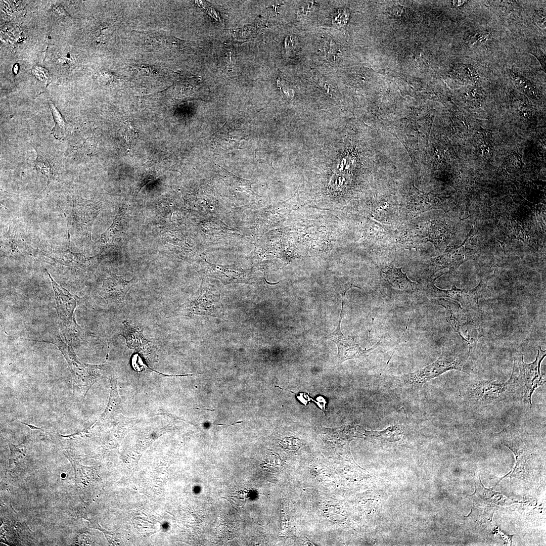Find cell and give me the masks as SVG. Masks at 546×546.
<instances>
[{
	"label": "cell",
	"instance_id": "f1b7e54d",
	"mask_svg": "<svg viewBox=\"0 0 546 546\" xmlns=\"http://www.w3.org/2000/svg\"><path fill=\"white\" fill-rule=\"evenodd\" d=\"M536 25L542 30H545V12L543 10H536L533 16Z\"/></svg>",
	"mask_w": 546,
	"mask_h": 546
},
{
	"label": "cell",
	"instance_id": "f546056e",
	"mask_svg": "<svg viewBox=\"0 0 546 546\" xmlns=\"http://www.w3.org/2000/svg\"><path fill=\"white\" fill-rule=\"evenodd\" d=\"M530 53L534 55L539 62L544 72H545V55L542 50L535 47L530 51Z\"/></svg>",
	"mask_w": 546,
	"mask_h": 546
},
{
	"label": "cell",
	"instance_id": "44dd1931",
	"mask_svg": "<svg viewBox=\"0 0 546 546\" xmlns=\"http://www.w3.org/2000/svg\"><path fill=\"white\" fill-rule=\"evenodd\" d=\"M8 442L10 450L9 467L10 470L17 472L23 470L27 461L24 445L22 443L16 445L9 441Z\"/></svg>",
	"mask_w": 546,
	"mask_h": 546
},
{
	"label": "cell",
	"instance_id": "8fae6325",
	"mask_svg": "<svg viewBox=\"0 0 546 546\" xmlns=\"http://www.w3.org/2000/svg\"><path fill=\"white\" fill-rule=\"evenodd\" d=\"M502 443L509 448L515 457V465L512 472L508 475H517L522 469V466H528L533 458V453L524 443L518 432L506 431L502 433Z\"/></svg>",
	"mask_w": 546,
	"mask_h": 546
},
{
	"label": "cell",
	"instance_id": "3957f363",
	"mask_svg": "<svg viewBox=\"0 0 546 546\" xmlns=\"http://www.w3.org/2000/svg\"><path fill=\"white\" fill-rule=\"evenodd\" d=\"M535 359L526 363L523 355L514 356L512 372L515 375L519 396L525 404L531 406L532 396L536 389L545 383V380L540 372V364L545 356V350L539 347Z\"/></svg>",
	"mask_w": 546,
	"mask_h": 546
},
{
	"label": "cell",
	"instance_id": "9c48e42d",
	"mask_svg": "<svg viewBox=\"0 0 546 546\" xmlns=\"http://www.w3.org/2000/svg\"><path fill=\"white\" fill-rule=\"evenodd\" d=\"M485 289V287L480 284L470 290L458 289L455 285L450 290H443L436 287L434 281H432L427 285L426 291L433 298L447 297L457 301L464 307L476 309L479 299L484 295Z\"/></svg>",
	"mask_w": 546,
	"mask_h": 546
},
{
	"label": "cell",
	"instance_id": "83f0119b",
	"mask_svg": "<svg viewBox=\"0 0 546 546\" xmlns=\"http://www.w3.org/2000/svg\"><path fill=\"white\" fill-rule=\"evenodd\" d=\"M489 3L490 4L493 8L500 12L504 13H508L513 8V1H490Z\"/></svg>",
	"mask_w": 546,
	"mask_h": 546
},
{
	"label": "cell",
	"instance_id": "d4e9b609",
	"mask_svg": "<svg viewBox=\"0 0 546 546\" xmlns=\"http://www.w3.org/2000/svg\"><path fill=\"white\" fill-rule=\"evenodd\" d=\"M490 33L486 31L476 30L472 32L467 39L469 45L473 46L485 42L489 38Z\"/></svg>",
	"mask_w": 546,
	"mask_h": 546
},
{
	"label": "cell",
	"instance_id": "7c38bea8",
	"mask_svg": "<svg viewBox=\"0 0 546 546\" xmlns=\"http://www.w3.org/2000/svg\"><path fill=\"white\" fill-rule=\"evenodd\" d=\"M128 214L127 209L121 206L111 225L101 234L96 242L112 246L119 243L128 229Z\"/></svg>",
	"mask_w": 546,
	"mask_h": 546
},
{
	"label": "cell",
	"instance_id": "e0dca14e",
	"mask_svg": "<svg viewBox=\"0 0 546 546\" xmlns=\"http://www.w3.org/2000/svg\"><path fill=\"white\" fill-rule=\"evenodd\" d=\"M18 236L17 226L15 224H11L8 231L1 239V256L16 259L24 257V255L19 249L17 245Z\"/></svg>",
	"mask_w": 546,
	"mask_h": 546
},
{
	"label": "cell",
	"instance_id": "4fadbf2b",
	"mask_svg": "<svg viewBox=\"0 0 546 546\" xmlns=\"http://www.w3.org/2000/svg\"><path fill=\"white\" fill-rule=\"evenodd\" d=\"M246 134L236 124L226 123L213 134L215 145L224 151L240 149L241 140H246Z\"/></svg>",
	"mask_w": 546,
	"mask_h": 546
},
{
	"label": "cell",
	"instance_id": "ffe728a7",
	"mask_svg": "<svg viewBox=\"0 0 546 546\" xmlns=\"http://www.w3.org/2000/svg\"><path fill=\"white\" fill-rule=\"evenodd\" d=\"M479 478V479L476 478L474 479L476 490L473 494L470 495V498L473 499L476 503L483 505H491L492 504L499 505L500 500H507L503 499V498L505 496L500 493L485 488L482 484L480 476Z\"/></svg>",
	"mask_w": 546,
	"mask_h": 546
},
{
	"label": "cell",
	"instance_id": "2e32d148",
	"mask_svg": "<svg viewBox=\"0 0 546 546\" xmlns=\"http://www.w3.org/2000/svg\"><path fill=\"white\" fill-rule=\"evenodd\" d=\"M122 323L124 326L123 334L120 335L125 338L129 348L140 351L150 347L147 339L143 335L141 326L127 321H124Z\"/></svg>",
	"mask_w": 546,
	"mask_h": 546
},
{
	"label": "cell",
	"instance_id": "ac0fdd59",
	"mask_svg": "<svg viewBox=\"0 0 546 546\" xmlns=\"http://www.w3.org/2000/svg\"><path fill=\"white\" fill-rule=\"evenodd\" d=\"M365 439L372 442H394L399 440L403 433V427L399 425L391 426L381 431L364 430Z\"/></svg>",
	"mask_w": 546,
	"mask_h": 546
},
{
	"label": "cell",
	"instance_id": "4316f807",
	"mask_svg": "<svg viewBox=\"0 0 546 546\" xmlns=\"http://www.w3.org/2000/svg\"><path fill=\"white\" fill-rule=\"evenodd\" d=\"M285 47L288 55L296 53L299 47L298 38L294 35H288L285 41Z\"/></svg>",
	"mask_w": 546,
	"mask_h": 546
},
{
	"label": "cell",
	"instance_id": "7402d4cb",
	"mask_svg": "<svg viewBox=\"0 0 546 546\" xmlns=\"http://www.w3.org/2000/svg\"><path fill=\"white\" fill-rule=\"evenodd\" d=\"M510 76L512 81L519 89L525 93L533 94L535 91L533 84L525 77L510 71Z\"/></svg>",
	"mask_w": 546,
	"mask_h": 546
},
{
	"label": "cell",
	"instance_id": "d6986e66",
	"mask_svg": "<svg viewBox=\"0 0 546 546\" xmlns=\"http://www.w3.org/2000/svg\"><path fill=\"white\" fill-rule=\"evenodd\" d=\"M337 345L338 348V356L341 361L365 356L373 349V348L368 350L363 349L355 343L352 338H346L344 336Z\"/></svg>",
	"mask_w": 546,
	"mask_h": 546
},
{
	"label": "cell",
	"instance_id": "277c9868",
	"mask_svg": "<svg viewBox=\"0 0 546 546\" xmlns=\"http://www.w3.org/2000/svg\"><path fill=\"white\" fill-rule=\"evenodd\" d=\"M68 249L65 251H39V255L50 259L51 264H57L72 269L76 272L88 273L95 271L100 262L108 257V250L104 248L97 254L87 257L84 253H75L70 249L68 231Z\"/></svg>",
	"mask_w": 546,
	"mask_h": 546
},
{
	"label": "cell",
	"instance_id": "d6a6232c",
	"mask_svg": "<svg viewBox=\"0 0 546 546\" xmlns=\"http://www.w3.org/2000/svg\"><path fill=\"white\" fill-rule=\"evenodd\" d=\"M468 1H452V4L454 7H460L463 6Z\"/></svg>",
	"mask_w": 546,
	"mask_h": 546
},
{
	"label": "cell",
	"instance_id": "5b68a950",
	"mask_svg": "<svg viewBox=\"0 0 546 546\" xmlns=\"http://www.w3.org/2000/svg\"><path fill=\"white\" fill-rule=\"evenodd\" d=\"M101 206L99 203L73 197V205L69 217V223L75 232L81 237L91 240L94 221L100 213Z\"/></svg>",
	"mask_w": 546,
	"mask_h": 546
},
{
	"label": "cell",
	"instance_id": "603a6c76",
	"mask_svg": "<svg viewBox=\"0 0 546 546\" xmlns=\"http://www.w3.org/2000/svg\"><path fill=\"white\" fill-rule=\"evenodd\" d=\"M49 105L55 122L54 131V132L59 131L60 134H63L66 130V122L58 109L52 101H50Z\"/></svg>",
	"mask_w": 546,
	"mask_h": 546
},
{
	"label": "cell",
	"instance_id": "7a4b0ae2",
	"mask_svg": "<svg viewBox=\"0 0 546 546\" xmlns=\"http://www.w3.org/2000/svg\"><path fill=\"white\" fill-rule=\"evenodd\" d=\"M473 359L468 352L443 351L440 356L432 363L413 373L404 375L401 378L405 384L418 386L450 370H457L470 375Z\"/></svg>",
	"mask_w": 546,
	"mask_h": 546
},
{
	"label": "cell",
	"instance_id": "52a82bcc",
	"mask_svg": "<svg viewBox=\"0 0 546 546\" xmlns=\"http://www.w3.org/2000/svg\"><path fill=\"white\" fill-rule=\"evenodd\" d=\"M46 270L51 281L55 294L56 310L63 327L70 333H78L80 328L75 320V310L79 302V298L58 285L48 270Z\"/></svg>",
	"mask_w": 546,
	"mask_h": 546
},
{
	"label": "cell",
	"instance_id": "6da1fadb",
	"mask_svg": "<svg viewBox=\"0 0 546 546\" xmlns=\"http://www.w3.org/2000/svg\"><path fill=\"white\" fill-rule=\"evenodd\" d=\"M460 396L468 405L481 408L499 406L519 396L515 374L506 381L473 379L460 389Z\"/></svg>",
	"mask_w": 546,
	"mask_h": 546
},
{
	"label": "cell",
	"instance_id": "30bf717a",
	"mask_svg": "<svg viewBox=\"0 0 546 546\" xmlns=\"http://www.w3.org/2000/svg\"><path fill=\"white\" fill-rule=\"evenodd\" d=\"M135 281L134 278L126 281L121 276L110 272L108 276L102 280L98 293L109 307L117 305L123 302Z\"/></svg>",
	"mask_w": 546,
	"mask_h": 546
},
{
	"label": "cell",
	"instance_id": "ba28073f",
	"mask_svg": "<svg viewBox=\"0 0 546 546\" xmlns=\"http://www.w3.org/2000/svg\"><path fill=\"white\" fill-rule=\"evenodd\" d=\"M54 344L61 351L65 358L70 371L73 385H84L88 390L93 383L92 365L82 362L76 355L72 346L62 340L59 335H56L53 341H39Z\"/></svg>",
	"mask_w": 546,
	"mask_h": 546
},
{
	"label": "cell",
	"instance_id": "8992f818",
	"mask_svg": "<svg viewBox=\"0 0 546 546\" xmlns=\"http://www.w3.org/2000/svg\"><path fill=\"white\" fill-rule=\"evenodd\" d=\"M220 295L210 293L201 285L197 292L175 309L173 315L193 316L217 314L221 311Z\"/></svg>",
	"mask_w": 546,
	"mask_h": 546
},
{
	"label": "cell",
	"instance_id": "cb8c5ba5",
	"mask_svg": "<svg viewBox=\"0 0 546 546\" xmlns=\"http://www.w3.org/2000/svg\"><path fill=\"white\" fill-rule=\"evenodd\" d=\"M460 78L475 83L479 77L475 69L470 65L463 64L458 69Z\"/></svg>",
	"mask_w": 546,
	"mask_h": 546
},
{
	"label": "cell",
	"instance_id": "5bb4252c",
	"mask_svg": "<svg viewBox=\"0 0 546 546\" xmlns=\"http://www.w3.org/2000/svg\"><path fill=\"white\" fill-rule=\"evenodd\" d=\"M432 302L445 308L447 322L460 336L462 328L470 323L469 317L461 305L457 302L444 298H436Z\"/></svg>",
	"mask_w": 546,
	"mask_h": 546
},
{
	"label": "cell",
	"instance_id": "4dcf8cb0",
	"mask_svg": "<svg viewBox=\"0 0 546 546\" xmlns=\"http://www.w3.org/2000/svg\"><path fill=\"white\" fill-rule=\"evenodd\" d=\"M297 398L305 405H306L308 402L311 400L315 402V400L309 396V395L306 393H300L299 396L297 395Z\"/></svg>",
	"mask_w": 546,
	"mask_h": 546
},
{
	"label": "cell",
	"instance_id": "9a60e30c",
	"mask_svg": "<svg viewBox=\"0 0 546 546\" xmlns=\"http://www.w3.org/2000/svg\"><path fill=\"white\" fill-rule=\"evenodd\" d=\"M386 280L392 287L401 291H414L418 284L413 282L402 271V267L397 268L393 264H389L383 269Z\"/></svg>",
	"mask_w": 546,
	"mask_h": 546
},
{
	"label": "cell",
	"instance_id": "1f68e13d",
	"mask_svg": "<svg viewBox=\"0 0 546 546\" xmlns=\"http://www.w3.org/2000/svg\"><path fill=\"white\" fill-rule=\"evenodd\" d=\"M316 401L315 402L323 412H325L326 404L327 403L326 399L323 396H318L316 398Z\"/></svg>",
	"mask_w": 546,
	"mask_h": 546
},
{
	"label": "cell",
	"instance_id": "484cf974",
	"mask_svg": "<svg viewBox=\"0 0 546 546\" xmlns=\"http://www.w3.org/2000/svg\"><path fill=\"white\" fill-rule=\"evenodd\" d=\"M349 16L347 10H339L335 15L332 22L337 27L343 29L345 27Z\"/></svg>",
	"mask_w": 546,
	"mask_h": 546
}]
</instances>
